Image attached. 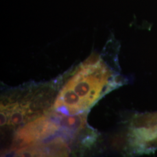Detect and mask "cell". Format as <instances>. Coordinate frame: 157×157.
Segmentation results:
<instances>
[{"label":"cell","mask_w":157,"mask_h":157,"mask_svg":"<svg viewBox=\"0 0 157 157\" xmlns=\"http://www.w3.org/2000/svg\"><path fill=\"white\" fill-rule=\"evenodd\" d=\"M59 128L58 124L43 116L19 129L15 141L20 147L34 144L54 134Z\"/></svg>","instance_id":"obj_1"},{"label":"cell","mask_w":157,"mask_h":157,"mask_svg":"<svg viewBox=\"0 0 157 157\" xmlns=\"http://www.w3.org/2000/svg\"><path fill=\"white\" fill-rule=\"evenodd\" d=\"M1 107L5 108L8 113V124L13 126L19 125L25 121L27 113L29 112L28 105H21L18 104H12Z\"/></svg>","instance_id":"obj_2"},{"label":"cell","mask_w":157,"mask_h":157,"mask_svg":"<svg viewBox=\"0 0 157 157\" xmlns=\"http://www.w3.org/2000/svg\"><path fill=\"white\" fill-rule=\"evenodd\" d=\"M86 122V117L83 115H67L60 117L59 125L63 131L69 132H78L82 129Z\"/></svg>","instance_id":"obj_3"},{"label":"cell","mask_w":157,"mask_h":157,"mask_svg":"<svg viewBox=\"0 0 157 157\" xmlns=\"http://www.w3.org/2000/svg\"><path fill=\"white\" fill-rule=\"evenodd\" d=\"M1 126H3L8 124V113L6 109L3 107H1Z\"/></svg>","instance_id":"obj_4"}]
</instances>
